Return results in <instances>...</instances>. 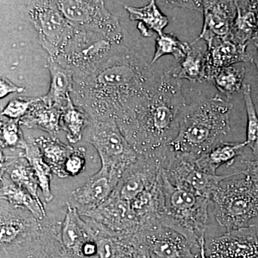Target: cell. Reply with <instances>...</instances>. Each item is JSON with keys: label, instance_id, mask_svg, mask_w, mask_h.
Instances as JSON below:
<instances>
[{"label": "cell", "instance_id": "obj_20", "mask_svg": "<svg viewBox=\"0 0 258 258\" xmlns=\"http://www.w3.org/2000/svg\"><path fill=\"white\" fill-rule=\"evenodd\" d=\"M237 16L229 38L239 45H247L257 29L255 1H235Z\"/></svg>", "mask_w": 258, "mask_h": 258}, {"label": "cell", "instance_id": "obj_28", "mask_svg": "<svg viewBox=\"0 0 258 258\" xmlns=\"http://www.w3.org/2000/svg\"><path fill=\"white\" fill-rule=\"evenodd\" d=\"M190 45L186 42L180 41L173 34H163L156 39L155 52L152 63H154L161 57L171 55L176 60L181 62L189 52Z\"/></svg>", "mask_w": 258, "mask_h": 258}, {"label": "cell", "instance_id": "obj_12", "mask_svg": "<svg viewBox=\"0 0 258 258\" xmlns=\"http://www.w3.org/2000/svg\"><path fill=\"white\" fill-rule=\"evenodd\" d=\"M203 28L195 42L209 43L215 38H229L237 16L235 1H203Z\"/></svg>", "mask_w": 258, "mask_h": 258}, {"label": "cell", "instance_id": "obj_25", "mask_svg": "<svg viewBox=\"0 0 258 258\" xmlns=\"http://www.w3.org/2000/svg\"><path fill=\"white\" fill-rule=\"evenodd\" d=\"M125 8L131 20L139 21L151 32H156L158 36L164 34L163 31L169 24V18L161 13L154 0L142 8L125 6Z\"/></svg>", "mask_w": 258, "mask_h": 258}, {"label": "cell", "instance_id": "obj_13", "mask_svg": "<svg viewBox=\"0 0 258 258\" xmlns=\"http://www.w3.org/2000/svg\"><path fill=\"white\" fill-rule=\"evenodd\" d=\"M207 45L206 81H210L225 68L253 60V57L246 50L247 45L236 44L230 38H215Z\"/></svg>", "mask_w": 258, "mask_h": 258}, {"label": "cell", "instance_id": "obj_17", "mask_svg": "<svg viewBox=\"0 0 258 258\" xmlns=\"http://www.w3.org/2000/svg\"><path fill=\"white\" fill-rule=\"evenodd\" d=\"M90 240L89 235L85 234L83 222L78 215V210L69 205L62 225L60 242L69 257L85 258L83 247Z\"/></svg>", "mask_w": 258, "mask_h": 258}, {"label": "cell", "instance_id": "obj_30", "mask_svg": "<svg viewBox=\"0 0 258 258\" xmlns=\"http://www.w3.org/2000/svg\"><path fill=\"white\" fill-rule=\"evenodd\" d=\"M20 125L19 120L9 119L5 117H2L0 131L2 149L25 150L28 142L24 139Z\"/></svg>", "mask_w": 258, "mask_h": 258}, {"label": "cell", "instance_id": "obj_4", "mask_svg": "<svg viewBox=\"0 0 258 258\" xmlns=\"http://www.w3.org/2000/svg\"><path fill=\"white\" fill-rule=\"evenodd\" d=\"M225 180L212 194L211 203L219 225L229 232L247 227L258 217V186L245 176Z\"/></svg>", "mask_w": 258, "mask_h": 258}, {"label": "cell", "instance_id": "obj_26", "mask_svg": "<svg viewBox=\"0 0 258 258\" xmlns=\"http://www.w3.org/2000/svg\"><path fill=\"white\" fill-rule=\"evenodd\" d=\"M244 76L245 68L243 63H237L219 71L210 82L227 98H231L243 88Z\"/></svg>", "mask_w": 258, "mask_h": 258}, {"label": "cell", "instance_id": "obj_35", "mask_svg": "<svg viewBox=\"0 0 258 258\" xmlns=\"http://www.w3.org/2000/svg\"><path fill=\"white\" fill-rule=\"evenodd\" d=\"M25 91V88L17 86L9 79L1 77L0 79V98H5L11 93H20Z\"/></svg>", "mask_w": 258, "mask_h": 258}, {"label": "cell", "instance_id": "obj_14", "mask_svg": "<svg viewBox=\"0 0 258 258\" xmlns=\"http://www.w3.org/2000/svg\"><path fill=\"white\" fill-rule=\"evenodd\" d=\"M1 258H70L61 242L50 237L18 240L1 246Z\"/></svg>", "mask_w": 258, "mask_h": 258}, {"label": "cell", "instance_id": "obj_23", "mask_svg": "<svg viewBox=\"0 0 258 258\" xmlns=\"http://www.w3.org/2000/svg\"><path fill=\"white\" fill-rule=\"evenodd\" d=\"M41 151L44 159L60 177H64V166L74 148L52 137H39L33 141Z\"/></svg>", "mask_w": 258, "mask_h": 258}, {"label": "cell", "instance_id": "obj_39", "mask_svg": "<svg viewBox=\"0 0 258 258\" xmlns=\"http://www.w3.org/2000/svg\"><path fill=\"white\" fill-rule=\"evenodd\" d=\"M254 45H255L256 48H257V52H256L255 55L253 57V61L258 71V44H255Z\"/></svg>", "mask_w": 258, "mask_h": 258}, {"label": "cell", "instance_id": "obj_11", "mask_svg": "<svg viewBox=\"0 0 258 258\" xmlns=\"http://www.w3.org/2000/svg\"><path fill=\"white\" fill-rule=\"evenodd\" d=\"M210 251L212 258H258L255 226L229 231L214 238L210 244Z\"/></svg>", "mask_w": 258, "mask_h": 258}, {"label": "cell", "instance_id": "obj_24", "mask_svg": "<svg viewBox=\"0 0 258 258\" xmlns=\"http://www.w3.org/2000/svg\"><path fill=\"white\" fill-rule=\"evenodd\" d=\"M25 157L28 159L35 172L45 202L49 203L53 198L50 189L52 169L44 159L41 151L34 142L27 143L25 149Z\"/></svg>", "mask_w": 258, "mask_h": 258}, {"label": "cell", "instance_id": "obj_31", "mask_svg": "<svg viewBox=\"0 0 258 258\" xmlns=\"http://www.w3.org/2000/svg\"><path fill=\"white\" fill-rule=\"evenodd\" d=\"M37 97H18L13 98L1 112V116L9 119L19 120L23 118L35 103L41 101Z\"/></svg>", "mask_w": 258, "mask_h": 258}, {"label": "cell", "instance_id": "obj_36", "mask_svg": "<svg viewBox=\"0 0 258 258\" xmlns=\"http://www.w3.org/2000/svg\"><path fill=\"white\" fill-rule=\"evenodd\" d=\"M168 3L176 7L203 11V1H169Z\"/></svg>", "mask_w": 258, "mask_h": 258}, {"label": "cell", "instance_id": "obj_40", "mask_svg": "<svg viewBox=\"0 0 258 258\" xmlns=\"http://www.w3.org/2000/svg\"><path fill=\"white\" fill-rule=\"evenodd\" d=\"M91 258H96V257H91Z\"/></svg>", "mask_w": 258, "mask_h": 258}, {"label": "cell", "instance_id": "obj_27", "mask_svg": "<svg viewBox=\"0 0 258 258\" xmlns=\"http://www.w3.org/2000/svg\"><path fill=\"white\" fill-rule=\"evenodd\" d=\"M89 123V118L86 112L75 106L72 101L62 110L60 128L67 134L71 143L76 144L82 139L83 131Z\"/></svg>", "mask_w": 258, "mask_h": 258}, {"label": "cell", "instance_id": "obj_37", "mask_svg": "<svg viewBox=\"0 0 258 258\" xmlns=\"http://www.w3.org/2000/svg\"><path fill=\"white\" fill-rule=\"evenodd\" d=\"M200 258H212L211 256H207L205 250V237L204 236L200 241Z\"/></svg>", "mask_w": 258, "mask_h": 258}, {"label": "cell", "instance_id": "obj_21", "mask_svg": "<svg viewBox=\"0 0 258 258\" xmlns=\"http://www.w3.org/2000/svg\"><path fill=\"white\" fill-rule=\"evenodd\" d=\"M62 112L60 108L48 106L41 100L35 103L28 113L20 120V123L27 128L39 129L53 136L61 129Z\"/></svg>", "mask_w": 258, "mask_h": 258}, {"label": "cell", "instance_id": "obj_34", "mask_svg": "<svg viewBox=\"0 0 258 258\" xmlns=\"http://www.w3.org/2000/svg\"><path fill=\"white\" fill-rule=\"evenodd\" d=\"M245 166L242 170L237 171L238 174H243L251 182L258 186V159L254 160L244 161Z\"/></svg>", "mask_w": 258, "mask_h": 258}, {"label": "cell", "instance_id": "obj_33", "mask_svg": "<svg viewBox=\"0 0 258 258\" xmlns=\"http://www.w3.org/2000/svg\"><path fill=\"white\" fill-rule=\"evenodd\" d=\"M86 164V149L83 147L74 149L64 166V177L74 176L80 174Z\"/></svg>", "mask_w": 258, "mask_h": 258}, {"label": "cell", "instance_id": "obj_7", "mask_svg": "<svg viewBox=\"0 0 258 258\" xmlns=\"http://www.w3.org/2000/svg\"><path fill=\"white\" fill-rule=\"evenodd\" d=\"M90 142L101 159V166L123 175L139 155L121 133L114 118L98 120L91 127Z\"/></svg>", "mask_w": 258, "mask_h": 258}, {"label": "cell", "instance_id": "obj_9", "mask_svg": "<svg viewBox=\"0 0 258 258\" xmlns=\"http://www.w3.org/2000/svg\"><path fill=\"white\" fill-rule=\"evenodd\" d=\"M141 237L151 258L198 257L192 252L193 247H196L184 236L169 227L153 226L142 231Z\"/></svg>", "mask_w": 258, "mask_h": 258}, {"label": "cell", "instance_id": "obj_6", "mask_svg": "<svg viewBox=\"0 0 258 258\" xmlns=\"http://www.w3.org/2000/svg\"><path fill=\"white\" fill-rule=\"evenodd\" d=\"M195 161V158L174 152L168 146L163 158L162 171L173 184L210 200L222 181L239 175L237 172L228 175L208 174L200 170Z\"/></svg>", "mask_w": 258, "mask_h": 258}, {"label": "cell", "instance_id": "obj_18", "mask_svg": "<svg viewBox=\"0 0 258 258\" xmlns=\"http://www.w3.org/2000/svg\"><path fill=\"white\" fill-rule=\"evenodd\" d=\"M246 142H220L209 152L200 156L195 163L200 170L210 174H216L219 167L233 164L236 158L242 154Z\"/></svg>", "mask_w": 258, "mask_h": 258}, {"label": "cell", "instance_id": "obj_16", "mask_svg": "<svg viewBox=\"0 0 258 258\" xmlns=\"http://www.w3.org/2000/svg\"><path fill=\"white\" fill-rule=\"evenodd\" d=\"M1 173L9 176L13 182L20 187L26 189L32 196L39 199L37 189L38 181L30 163L23 154L5 156L1 153Z\"/></svg>", "mask_w": 258, "mask_h": 258}, {"label": "cell", "instance_id": "obj_15", "mask_svg": "<svg viewBox=\"0 0 258 258\" xmlns=\"http://www.w3.org/2000/svg\"><path fill=\"white\" fill-rule=\"evenodd\" d=\"M47 66L50 71V86L47 94L42 97V101L62 111L72 101L70 96L73 91L72 71L50 57Z\"/></svg>", "mask_w": 258, "mask_h": 258}, {"label": "cell", "instance_id": "obj_3", "mask_svg": "<svg viewBox=\"0 0 258 258\" xmlns=\"http://www.w3.org/2000/svg\"><path fill=\"white\" fill-rule=\"evenodd\" d=\"M210 203V199L173 184L161 170L159 222L184 236L198 249L205 236Z\"/></svg>", "mask_w": 258, "mask_h": 258}, {"label": "cell", "instance_id": "obj_1", "mask_svg": "<svg viewBox=\"0 0 258 258\" xmlns=\"http://www.w3.org/2000/svg\"><path fill=\"white\" fill-rule=\"evenodd\" d=\"M186 106L181 80L171 73L164 75L152 83L129 113L127 133L131 145L139 154L169 146L179 134Z\"/></svg>", "mask_w": 258, "mask_h": 258}, {"label": "cell", "instance_id": "obj_2", "mask_svg": "<svg viewBox=\"0 0 258 258\" xmlns=\"http://www.w3.org/2000/svg\"><path fill=\"white\" fill-rule=\"evenodd\" d=\"M232 109L231 103L217 96L191 103L186 106L179 134L169 147L198 159L227 137Z\"/></svg>", "mask_w": 258, "mask_h": 258}, {"label": "cell", "instance_id": "obj_29", "mask_svg": "<svg viewBox=\"0 0 258 258\" xmlns=\"http://www.w3.org/2000/svg\"><path fill=\"white\" fill-rule=\"evenodd\" d=\"M243 97L247 113V140L246 143L252 150V154L258 159V115L252 100L251 87L248 84L244 85Z\"/></svg>", "mask_w": 258, "mask_h": 258}, {"label": "cell", "instance_id": "obj_22", "mask_svg": "<svg viewBox=\"0 0 258 258\" xmlns=\"http://www.w3.org/2000/svg\"><path fill=\"white\" fill-rule=\"evenodd\" d=\"M207 50L194 42L190 45L186 57L179 62V66L171 71L174 78L186 79L191 82H202L205 80L206 73Z\"/></svg>", "mask_w": 258, "mask_h": 258}, {"label": "cell", "instance_id": "obj_10", "mask_svg": "<svg viewBox=\"0 0 258 258\" xmlns=\"http://www.w3.org/2000/svg\"><path fill=\"white\" fill-rule=\"evenodd\" d=\"M121 175L109 168L101 166L98 172L72 193L74 208L89 213L99 208L111 197Z\"/></svg>", "mask_w": 258, "mask_h": 258}, {"label": "cell", "instance_id": "obj_19", "mask_svg": "<svg viewBox=\"0 0 258 258\" xmlns=\"http://www.w3.org/2000/svg\"><path fill=\"white\" fill-rule=\"evenodd\" d=\"M1 199L16 208L28 210L37 220H41L45 216V209L40 200L13 182L5 173H1Z\"/></svg>", "mask_w": 258, "mask_h": 258}, {"label": "cell", "instance_id": "obj_32", "mask_svg": "<svg viewBox=\"0 0 258 258\" xmlns=\"http://www.w3.org/2000/svg\"><path fill=\"white\" fill-rule=\"evenodd\" d=\"M1 228H0V240L2 245H9L20 238V235L25 230L23 222L18 219L11 218L6 220L1 217Z\"/></svg>", "mask_w": 258, "mask_h": 258}, {"label": "cell", "instance_id": "obj_38", "mask_svg": "<svg viewBox=\"0 0 258 258\" xmlns=\"http://www.w3.org/2000/svg\"><path fill=\"white\" fill-rule=\"evenodd\" d=\"M255 9H256V13H257V32H256L255 35L252 39V41H253L254 45L255 44H258V1H255Z\"/></svg>", "mask_w": 258, "mask_h": 258}, {"label": "cell", "instance_id": "obj_8", "mask_svg": "<svg viewBox=\"0 0 258 258\" xmlns=\"http://www.w3.org/2000/svg\"><path fill=\"white\" fill-rule=\"evenodd\" d=\"M64 16L73 26L98 32L103 35L116 32L118 20L108 12L103 1H57Z\"/></svg>", "mask_w": 258, "mask_h": 258}, {"label": "cell", "instance_id": "obj_5", "mask_svg": "<svg viewBox=\"0 0 258 258\" xmlns=\"http://www.w3.org/2000/svg\"><path fill=\"white\" fill-rule=\"evenodd\" d=\"M27 3V15L36 30L40 43L50 58H57L72 36L74 26L64 16L57 1Z\"/></svg>", "mask_w": 258, "mask_h": 258}]
</instances>
